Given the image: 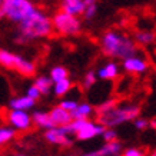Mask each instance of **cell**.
I'll use <instances>...</instances> for the list:
<instances>
[{"instance_id":"cell-1","label":"cell","mask_w":156,"mask_h":156,"mask_svg":"<svg viewBox=\"0 0 156 156\" xmlns=\"http://www.w3.org/2000/svg\"><path fill=\"white\" fill-rule=\"evenodd\" d=\"M53 32L52 19L46 13L37 7L29 14L26 19H23L19 23V36L17 42L19 43H27L36 39L48 37Z\"/></svg>"},{"instance_id":"cell-15","label":"cell","mask_w":156,"mask_h":156,"mask_svg":"<svg viewBox=\"0 0 156 156\" xmlns=\"http://www.w3.org/2000/svg\"><path fill=\"white\" fill-rule=\"evenodd\" d=\"M85 9L83 0H62V10L73 16H82Z\"/></svg>"},{"instance_id":"cell-7","label":"cell","mask_w":156,"mask_h":156,"mask_svg":"<svg viewBox=\"0 0 156 156\" xmlns=\"http://www.w3.org/2000/svg\"><path fill=\"white\" fill-rule=\"evenodd\" d=\"M7 122L14 130H29L33 125L32 115L27 113V110H17V109H10L7 113Z\"/></svg>"},{"instance_id":"cell-13","label":"cell","mask_w":156,"mask_h":156,"mask_svg":"<svg viewBox=\"0 0 156 156\" xmlns=\"http://www.w3.org/2000/svg\"><path fill=\"white\" fill-rule=\"evenodd\" d=\"M50 119L55 126H65L72 120V115L69 110L63 109L62 106H55V108L49 112Z\"/></svg>"},{"instance_id":"cell-32","label":"cell","mask_w":156,"mask_h":156,"mask_svg":"<svg viewBox=\"0 0 156 156\" xmlns=\"http://www.w3.org/2000/svg\"><path fill=\"white\" fill-rule=\"evenodd\" d=\"M151 156H156V149H155L153 152H152V155H151Z\"/></svg>"},{"instance_id":"cell-29","label":"cell","mask_w":156,"mask_h":156,"mask_svg":"<svg viewBox=\"0 0 156 156\" xmlns=\"http://www.w3.org/2000/svg\"><path fill=\"white\" fill-rule=\"evenodd\" d=\"M122 156H145V153L137 147H128V149H125Z\"/></svg>"},{"instance_id":"cell-24","label":"cell","mask_w":156,"mask_h":156,"mask_svg":"<svg viewBox=\"0 0 156 156\" xmlns=\"http://www.w3.org/2000/svg\"><path fill=\"white\" fill-rule=\"evenodd\" d=\"M96 79H98V76H96L95 72H93V70H89L85 75L83 80H82V86H83V89H85V90L92 89V87L95 86V83H96Z\"/></svg>"},{"instance_id":"cell-12","label":"cell","mask_w":156,"mask_h":156,"mask_svg":"<svg viewBox=\"0 0 156 156\" xmlns=\"http://www.w3.org/2000/svg\"><path fill=\"white\" fill-rule=\"evenodd\" d=\"M120 73V67H119L118 63L115 62H108L105 63L103 66H100L96 72V76L99 77L100 80H106V82H110V80H115L116 77L119 76Z\"/></svg>"},{"instance_id":"cell-10","label":"cell","mask_w":156,"mask_h":156,"mask_svg":"<svg viewBox=\"0 0 156 156\" xmlns=\"http://www.w3.org/2000/svg\"><path fill=\"white\" fill-rule=\"evenodd\" d=\"M122 69L130 75H142L149 69V65L143 57L133 55L122 60Z\"/></svg>"},{"instance_id":"cell-4","label":"cell","mask_w":156,"mask_h":156,"mask_svg":"<svg viewBox=\"0 0 156 156\" xmlns=\"http://www.w3.org/2000/svg\"><path fill=\"white\" fill-rule=\"evenodd\" d=\"M0 66L9 70H16L24 77H30L36 73V66L33 62L24 59L17 53L9 52L6 49H0Z\"/></svg>"},{"instance_id":"cell-31","label":"cell","mask_w":156,"mask_h":156,"mask_svg":"<svg viewBox=\"0 0 156 156\" xmlns=\"http://www.w3.org/2000/svg\"><path fill=\"white\" fill-rule=\"evenodd\" d=\"M13 156H27V155H24V153H20V152H17V153H14Z\"/></svg>"},{"instance_id":"cell-18","label":"cell","mask_w":156,"mask_h":156,"mask_svg":"<svg viewBox=\"0 0 156 156\" xmlns=\"http://www.w3.org/2000/svg\"><path fill=\"white\" fill-rule=\"evenodd\" d=\"M73 87V83L69 77L66 79H62V80H57V82H53V86H52V92L57 98H62V96L67 95L70 89Z\"/></svg>"},{"instance_id":"cell-30","label":"cell","mask_w":156,"mask_h":156,"mask_svg":"<svg viewBox=\"0 0 156 156\" xmlns=\"http://www.w3.org/2000/svg\"><path fill=\"white\" fill-rule=\"evenodd\" d=\"M149 128L156 129V120H151V122H149Z\"/></svg>"},{"instance_id":"cell-16","label":"cell","mask_w":156,"mask_h":156,"mask_svg":"<svg viewBox=\"0 0 156 156\" xmlns=\"http://www.w3.org/2000/svg\"><path fill=\"white\" fill-rule=\"evenodd\" d=\"M32 120H33V123L37 128H42V129H50L55 126L52 122V119H50L49 112H40V110H39V112H34V113L32 115Z\"/></svg>"},{"instance_id":"cell-3","label":"cell","mask_w":156,"mask_h":156,"mask_svg":"<svg viewBox=\"0 0 156 156\" xmlns=\"http://www.w3.org/2000/svg\"><path fill=\"white\" fill-rule=\"evenodd\" d=\"M140 115V106L137 105H125V106H113V108L99 112L98 122L105 128H115L122 123L133 122Z\"/></svg>"},{"instance_id":"cell-33","label":"cell","mask_w":156,"mask_h":156,"mask_svg":"<svg viewBox=\"0 0 156 156\" xmlns=\"http://www.w3.org/2000/svg\"><path fill=\"white\" fill-rule=\"evenodd\" d=\"M0 7H2V2H0Z\"/></svg>"},{"instance_id":"cell-14","label":"cell","mask_w":156,"mask_h":156,"mask_svg":"<svg viewBox=\"0 0 156 156\" xmlns=\"http://www.w3.org/2000/svg\"><path fill=\"white\" fill-rule=\"evenodd\" d=\"M36 105V100L29 98L27 95L24 96H17V98H13L10 99L9 102V108L10 109H17V110H30V109L34 108Z\"/></svg>"},{"instance_id":"cell-28","label":"cell","mask_w":156,"mask_h":156,"mask_svg":"<svg viewBox=\"0 0 156 156\" xmlns=\"http://www.w3.org/2000/svg\"><path fill=\"white\" fill-rule=\"evenodd\" d=\"M26 95H27L29 98L34 99V100H39V99H40V96H42V95H40V92H39V89L34 85L29 86L27 90H26Z\"/></svg>"},{"instance_id":"cell-22","label":"cell","mask_w":156,"mask_h":156,"mask_svg":"<svg viewBox=\"0 0 156 156\" xmlns=\"http://www.w3.org/2000/svg\"><path fill=\"white\" fill-rule=\"evenodd\" d=\"M49 77L52 79V82H57V80H62V79H66V77H69V70H67L65 66H55V67H52Z\"/></svg>"},{"instance_id":"cell-6","label":"cell","mask_w":156,"mask_h":156,"mask_svg":"<svg viewBox=\"0 0 156 156\" xmlns=\"http://www.w3.org/2000/svg\"><path fill=\"white\" fill-rule=\"evenodd\" d=\"M53 30L63 36H75L79 34L82 30V23L79 20V16H73L66 12H57L52 17Z\"/></svg>"},{"instance_id":"cell-9","label":"cell","mask_w":156,"mask_h":156,"mask_svg":"<svg viewBox=\"0 0 156 156\" xmlns=\"http://www.w3.org/2000/svg\"><path fill=\"white\" fill-rule=\"evenodd\" d=\"M105 126H102L99 122H95V120H90V119H86V122L83 123L77 132L75 133L76 139L80 140V142H86V140H92V139H96L99 137L103 132Z\"/></svg>"},{"instance_id":"cell-2","label":"cell","mask_w":156,"mask_h":156,"mask_svg":"<svg viewBox=\"0 0 156 156\" xmlns=\"http://www.w3.org/2000/svg\"><path fill=\"white\" fill-rule=\"evenodd\" d=\"M100 48L106 56L116 57L120 60L129 56H133V55H137L136 42L118 30L105 32L100 37Z\"/></svg>"},{"instance_id":"cell-21","label":"cell","mask_w":156,"mask_h":156,"mask_svg":"<svg viewBox=\"0 0 156 156\" xmlns=\"http://www.w3.org/2000/svg\"><path fill=\"white\" fill-rule=\"evenodd\" d=\"M83 5H85V9H83L82 16L86 20H92L96 16V13H98V3H96V0H83Z\"/></svg>"},{"instance_id":"cell-25","label":"cell","mask_w":156,"mask_h":156,"mask_svg":"<svg viewBox=\"0 0 156 156\" xmlns=\"http://www.w3.org/2000/svg\"><path fill=\"white\" fill-rule=\"evenodd\" d=\"M100 136L103 137L105 142H113V140H118V132H116L113 128H105Z\"/></svg>"},{"instance_id":"cell-19","label":"cell","mask_w":156,"mask_h":156,"mask_svg":"<svg viewBox=\"0 0 156 156\" xmlns=\"http://www.w3.org/2000/svg\"><path fill=\"white\" fill-rule=\"evenodd\" d=\"M136 44H142V46H149L156 40V34L151 30H139L135 33V39H133Z\"/></svg>"},{"instance_id":"cell-20","label":"cell","mask_w":156,"mask_h":156,"mask_svg":"<svg viewBox=\"0 0 156 156\" xmlns=\"http://www.w3.org/2000/svg\"><path fill=\"white\" fill-rule=\"evenodd\" d=\"M33 85L37 87L39 92H40V95L43 96V95H49V93L52 92L53 82L49 76H39V77H36V80H34Z\"/></svg>"},{"instance_id":"cell-11","label":"cell","mask_w":156,"mask_h":156,"mask_svg":"<svg viewBox=\"0 0 156 156\" xmlns=\"http://www.w3.org/2000/svg\"><path fill=\"white\" fill-rule=\"evenodd\" d=\"M120 152H122V143L119 140H113V142H105V145L100 147L82 153V156H119Z\"/></svg>"},{"instance_id":"cell-8","label":"cell","mask_w":156,"mask_h":156,"mask_svg":"<svg viewBox=\"0 0 156 156\" xmlns=\"http://www.w3.org/2000/svg\"><path fill=\"white\" fill-rule=\"evenodd\" d=\"M70 133L67 132L66 126H53L50 129H46L44 139L52 145L57 146H72V139L69 137Z\"/></svg>"},{"instance_id":"cell-17","label":"cell","mask_w":156,"mask_h":156,"mask_svg":"<svg viewBox=\"0 0 156 156\" xmlns=\"http://www.w3.org/2000/svg\"><path fill=\"white\" fill-rule=\"evenodd\" d=\"M93 106L90 103H86V102H82L76 106L75 110H72V119H89L93 113Z\"/></svg>"},{"instance_id":"cell-5","label":"cell","mask_w":156,"mask_h":156,"mask_svg":"<svg viewBox=\"0 0 156 156\" xmlns=\"http://www.w3.org/2000/svg\"><path fill=\"white\" fill-rule=\"evenodd\" d=\"M36 9L30 0H3L0 7V16L13 23H20Z\"/></svg>"},{"instance_id":"cell-27","label":"cell","mask_w":156,"mask_h":156,"mask_svg":"<svg viewBox=\"0 0 156 156\" xmlns=\"http://www.w3.org/2000/svg\"><path fill=\"white\" fill-rule=\"evenodd\" d=\"M79 105V102L75 99H65V100H62L60 105L59 106H62L63 109H66V110H69V112H72V110H75L76 106Z\"/></svg>"},{"instance_id":"cell-26","label":"cell","mask_w":156,"mask_h":156,"mask_svg":"<svg viewBox=\"0 0 156 156\" xmlns=\"http://www.w3.org/2000/svg\"><path fill=\"white\" fill-rule=\"evenodd\" d=\"M133 125H135V128H136L137 130H145V129L149 128V120L145 118L137 116V118L133 120Z\"/></svg>"},{"instance_id":"cell-23","label":"cell","mask_w":156,"mask_h":156,"mask_svg":"<svg viewBox=\"0 0 156 156\" xmlns=\"http://www.w3.org/2000/svg\"><path fill=\"white\" fill-rule=\"evenodd\" d=\"M14 136H16V130L12 126H3V128H0V146H3L7 142H10Z\"/></svg>"}]
</instances>
